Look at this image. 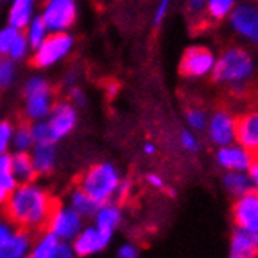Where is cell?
<instances>
[{
    "instance_id": "5",
    "label": "cell",
    "mask_w": 258,
    "mask_h": 258,
    "mask_svg": "<svg viewBox=\"0 0 258 258\" xmlns=\"http://www.w3.org/2000/svg\"><path fill=\"white\" fill-rule=\"evenodd\" d=\"M74 38L68 32L49 33L36 49H33L30 64L35 69H49L58 64L72 52Z\"/></svg>"
},
{
    "instance_id": "45",
    "label": "cell",
    "mask_w": 258,
    "mask_h": 258,
    "mask_svg": "<svg viewBox=\"0 0 258 258\" xmlns=\"http://www.w3.org/2000/svg\"><path fill=\"white\" fill-rule=\"evenodd\" d=\"M2 2H5V0H2Z\"/></svg>"
},
{
    "instance_id": "38",
    "label": "cell",
    "mask_w": 258,
    "mask_h": 258,
    "mask_svg": "<svg viewBox=\"0 0 258 258\" xmlns=\"http://www.w3.org/2000/svg\"><path fill=\"white\" fill-rule=\"evenodd\" d=\"M207 10V0H188V11L192 16L199 18Z\"/></svg>"
},
{
    "instance_id": "37",
    "label": "cell",
    "mask_w": 258,
    "mask_h": 258,
    "mask_svg": "<svg viewBox=\"0 0 258 258\" xmlns=\"http://www.w3.org/2000/svg\"><path fill=\"white\" fill-rule=\"evenodd\" d=\"M169 5H171V0H160L158 2V7L155 10V16H154V25L155 27H158L163 22L166 13H168V10H169Z\"/></svg>"
},
{
    "instance_id": "33",
    "label": "cell",
    "mask_w": 258,
    "mask_h": 258,
    "mask_svg": "<svg viewBox=\"0 0 258 258\" xmlns=\"http://www.w3.org/2000/svg\"><path fill=\"white\" fill-rule=\"evenodd\" d=\"M50 258H79L74 252V247L69 241H58Z\"/></svg>"
},
{
    "instance_id": "6",
    "label": "cell",
    "mask_w": 258,
    "mask_h": 258,
    "mask_svg": "<svg viewBox=\"0 0 258 258\" xmlns=\"http://www.w3.org/2000/svg\"><path fill=\"white\" fill-rule=\"evenodd\" d=\"M85 227V218L69 204L56 202L44 230L53 233L59 241H72Z\"/></svg>"
},
{
    "instance_id": "8",
    "label": "cell",
    "mask_w": 258,
    "mask_h": 258,
    "mask_svg": "<svg viewBox=\"0 0 258 258\" xmlns=\"http://www.w3.org/2000/svg\"><path fill=\"white\" fill-rule=\"evenodd\" d=\"M77 107L72 105L69 100H59L55 102L50 114L45 119L49 125L50 138L53 143H58L59 140L66 138V136L77 125Z\"/></svg>"
},
{
    "instance_id": "28",
    "label": "cell",
    "mask_w": 258,
    "mask_h": 258,
    "mask_svg": "<svg viewBox=\"0 0 258 258\" xmlns=\"http://www.w3.org/2000/svg\"><path fill=\"white\" fill-rule=\"evenodd\" d=\"M235 7V0H208L207 14L213 21H222Z\"/></svg>"
},
{
    "instance_id": "1",
    "label": "cell",
    "mask_w": 258,
    "mask_h": 258,
    "mask_svg": "<svg viewBox=\"0 0 258 258\" xmlns=\"http://www.w3.org/2000/svg\"><path fill=\"white\" fill-rule=\"evenodd\" d=\"M58 199L35 181L14 188L2 208L4 216L19 229L38 233L45 229Z\"/></svg>"
},
{
    "instance_id": "9",
    "label": "cell",
    "mask_w": 258,
    "mask_h": 258,
    "mask_svg": "<svg viewBox=\"0 0 258 258\" xmlns=\"http://www.w3.org/2000/svg\"><path fill=\"white\" fill-rule=\"evenodd\" d=\"M111 238L113 235L99 230L93 224V225H85L80 230V233L71 241V244L74 247L75 255L79 258H89L107 249L111 242Z\"/></svg>"
},
{
    "instance_id": "29",
    "label": "cell",
    "mask_w": 258,
    "mask_h": 258,
    "mask_svg": "<svg viewBox=\"0 0 258 258\" xmlns=\"http://www.w3.org/2000/svg\"><path fill=\"white\" fill-rule=\"evenodd\" d=\"M30 49H32V47H30V44H28L25 35L24 33H19L18 38L14 39V42L11 44V47H10L8 53H7V56L10 59H13V61L18 63V61H21V59H24L28 55Z\"/></svg>"
},
{
    "instance_id": "27",
    "label": "cell",
    "mask_w": 258,
    "mask_h": 258,
    "mask_svg": "<svg viewBox=\"0 0 258 258\" xmlns=\"http://www.w3.org/2000/svg\"><path fill=\"white\" fill-rule=\"evenodd\" d=\"M16 61H13L10 58L0 59V91H7L13 86L14 80H16Z\"/></svg>"
},
{
    "instance_id": "20",
    "label": "cell",
    "mask_w": 258,
    "mask_h": 258,
    "mask_svg": "<svg viewBox=\"0 0 258 258\" xmlns=\"http://www.w3.org/2000/svg\"><path fill=\"white\" fill-rule=\"evenodd\" d=\"M35 171L39 175H49L53 172L56 164V150L55 144H35L30 152Z\"/></svg>"
},
{
    "instance_id": "32",
    "label": "cell",
    "mask_w": 258,
    "mask_h": 258,
    "mask_svg": "<svg viewBox=\"0 0 258 258\" xmlns=\"http://www.w3.org/2000/svg\"><path fill=\"white\" fill-rule=\"evenodd\" d=\"M186 120L192 128L204 130L207 125V114L199 108H189L186 111Z\"/></svg>"
},
{
    "instance_id": "17",
    "label": "cell",
    "mask_w": 258,
    "mask_h": 258,
    "mask_svg": "<svg viewBox=\"0 0 258 258\" xmlns=\"http://www.w3.org/2000/svg\"><path fill=\"white\" fill-rule=\"evenodd\" d=\"M258 255V235L235 227L230 238V258H256Z\"/></svg>"
},
{
    "instance_id": "10",
    "label": "cell",
    "mask_w": 258,
    "mask_h": 258,
    "mask_svg": "<svg viewBox=\"0 0 258 258\" xmlns=\"http://www.w3.org/2000/svg\"><path fill=\"white\" fill-rule=\"evenodd\" d=\"M235 227L258 235V192L250 191L235 199L232 207Z\"/></svg>"
},
{
    "instance_id": "41",
    "label": "cell",
    "mask_w": 258,
    "mask_h": 258,
    "mask_svg": "<svg viewBox=\"0 0 258 258\" xmlns=\"http://www.w3.org/2000/svg\"><path fill=\"white\" fill-rule=\"evenodd\" d=\"M147 183L152 188H155V189H164L166 188V183H164L163 177L158 175V174H149L147 175Z\"/></svg>"
},
{
    "instance_id": "16",
    "label": "cell",
    "mask_w": 258,
    "mask_h": 258,
    "mask_svg": "<svg viewBox=\"0 0 258 258\" xmlns=\"http://www.w3.org/2000/svg\"><path fill=\"white\" fill-rule=\"evenodd\" d=\"M35 233L25 229H16L0 244V258H25L32 249Z\"/></svg>"
},
{
    "instance_id": "25",
    "label": "cell",
    "mask_w": 258,
    "mask_h": 258,
    "mask_svg": "<svg viewBox=\"0 0 258 258\" xmlns=\"http://www.w3.org/2000/svg\"><path fill=\"white\" fill-rule=\"evenodd\" d=\"M68 204L75 210L79 211V213L86 219V218H93L96 210L99 208V204L94 202L91 197L82 191L79 186H75L71 192H69V197H68Z\"/></svg>"
},
{
    "instance_id": "36",
    "label": "cell",
    "mask_w": 258,
    "mask_h": 258,
    "mask_svg": "<svg viewBox=\"0 0 258 258\" xmlns=\"http://www.w3.org/2000/svg\"><path fill=\"white\" fill-rule=\"evenodd\" d=\"M68 97H69V102L75 107H83L86 103V97H85V93L79 88V86H72L68 89Z\"/></svg>"
},
{
    "instance_id": "31",
    "label": "cell",
    "mask_w": 258,
    "mask_h": 258,
    "mask_svg": "<svg viewBox=\"0 0 258 258\" xmlns=\"http://www.w3.org/2000/svg\"><path fill=\"white\" fill-rule=\"evenodd\" d=\"M21 33V30L14 28L11 25H5L0 28V55H7L11 44L14 42V39L18 38V35Z\"/></svg>"
},
{
    "instance_id": "14",
    "label": "cell",
    "mask_w": 258,
    "mask_h": 258,
    "mask_svg": "<svg viewBox=\"0 0 258 258\" xmlns=\"http://www.w3.org/2000/svg\"><path fill=\"white\" fill-rule=\"evenodd\" d=\"M235 122L236 119L227 111H216L210 119V138L218 147L229 146L235 141Z\"/></svg>"
},
{
    "instance_id": "34",
    "label": "cell",
    "mask_w": 258,
    "mask_h": 258,
    "mask_svg": "<svg viewBox=\"0 0 258 258\" xmlns=\"http://www.w3.org/2000/svg\"><path fill=\"white\" fill-rule=\"evenodd\" d=\"M180 143L183 146V149H186L188 152H196L199 149V143H197L196 136L188 130H183L180 133Z\"/></svg>"
},
{
    "instance_id": "3",
    "label": "cell",
    "mask_w": 258,
    "mask_h": 258,
    "mask_svg": "<svg viewBox=\"0 0 258 258\" xmlns=\"http://www.w3.org/2000/svg\"><path fill=\"white\" fill-rule=\"evenodd\" d=\"M253 58L242 47H229L215 61L211 77L218 83H230L233 86L244 85L253 75Z\"/></svg>"
},
{
    "instance_id": "4",
    "label": "cell",
    "mask_w": 258,
    "mask_h": 258,
    "mask_svg": "<svg viewBox=\"0 0 258 258\" xmlns=\"http://www.w3.org/2000/svg\"><path fill=\"white\" fill-rule=\"evenodd\" d=\"M24 114L28 122L47 119L50 114L56 93L52 83L41 75H33L24 85Z\"/></svg>"
},
{
    "instance_id": "26",
    "label": "cell",
    "mask_w": 258,
    "mask_h": 258,
    "mask_svg": "<svg viewBox=\"0 0 258 258\" xmlns=\"http://www.w3.org/2000/svg\"><path fill=\"white\" fill-rule=\"evenodd\" d=\"M49 28L47 25L44 24V21L41 19V16H35L33 21L30 22L25 28V38L30 44V47L32 49H36L38 45L49 36Z\"/></svg>"
},
{
    "instance_id": "40",
    "label": "cell",
    "mask_w": 258,
    "mask_h": 258,
    "mask_svg": "<svg viewBox=\"0 0 258 258\" xmlns=\"http://www.w3.org/2000/svg\"><path fill=\"white\" fill-rule=\"evenodd\" d=\"M249 177H250V181H252V188L253 191L258 192V157H253L252 160V164H250V168L247 171Z\"/></svg>"
},
{
    "instance_id": "30",
    "label": "cell",
    "mask_w": 258,
    "mask_h": 258,
    "mask_svg": "<svg viewBox=\"0 0 258 258\" xmlns=\"http://www.w3.org/2000/svg\"><path fill=\"white\" fill-rule=\"evenodd\" d=\"M14 133L13 120H0V155L8 154L11 147V140Z\"/></svg>"
},
{
    "instance_id": "18",
    "label": "cell",
    "mask_w": 258,
    "mask_h": 258,
    "mask_svg": "<svg viewBox=\"0 0 258 258\" xmlns=\"http://www.w3.org/2000/svg\"><path fill=\"white\" fill-rule=\"evenodd\" d=\"M93 219H94V225L99 230L113 235L120 225V222H122V210H120V205H117L116 202L102 204L96 210Z\"/></svg>"
},
{
    "instance_id": "42",
    "label": "cell",
    "mask_w": 258,
    "mask_h": 258,
    "mask_svg": "<svg viewBox=\"0 0 258 258\" xmlns=\"http://www.w3.org/2000/svg\"><path fill=\"white\" fill-rule=\"evenodd\" d=\"M10 189L0 181V211H2V208H4V205H5V202H7V199H8V196H10Z\"/></svg>"
},
{
    "instance_id": "39",
    "label": "cell",
    "mask_w": 258,
    "mask_h": 258,
    "mask_svg": "<svg viewBox=\"0 0 258 258\" xmlns=\"http://www.w3.org/2000/svg\"><path fill=\"white\" fill-rule=\"evenodd\" d=\"M16 229L5 216H0V244L13 233V230Z\"/></svg>"
},
{
    "instance_id": "7",
    "label": "cell",
    "mask_w": 258,
    "mask_h": 258,
    "mask_svg": "<svg viewBox=\"0 0 258 258\" xmlns=\"http://www.w3.org/2000/svg\"><path fill=\"white\" fill-rule=\"evenodd\" d=\"M41 19L50 33L68 32L77 21V2L75 0H45Z\"/></svg>"
},
{
    "instance_id": "2",
    "label": "cell",
    "mask_w": 258,
    "mask_h": 258,
    "mask_svg": "<svg viewBox=\"0 0 258 258\" xmlns=\"http://www.w3.org/2000/svg\"><path fill=\"white\" fill-rule=\"evenodd\" d=\"M122 181L120 172L111 163H97L88 168L77 180V185L99 205L113 202L116 191Z\"/></svg>"
},
{
    "instance_id": "44",
    "label": "cell",
    "mask_w": 258,
    "mask_h": 258,
    "mask_svg": "<svg viewBox=\"0 0 258 258\" xmlns=\"http://www.w3.org/2000/svg\"><path fill=\"white\" fill-rule=\"evenodd\" d=\"M0 59H2V55H0Z\"/></svg>"
},
{
    "instance_id": "43",
    "label": "cell",
    "mask_w": 258,
    "mask_h": 258,
    "mask_svg": "<svg viewBox=\"0 0 258 258\" xmlns=\"http://www.w3.org/2000/svg\"><path fill=\"white\" fill-rule=\"evenodd\" d=\"M144 152H146L147 155H154V154H155V146H154V144H149V143H147V144L144 146Z\"/></svg>"
},
{
    "instance_id": "13",
    "label": "cell",
    "mask_w": 258,
    "mask_h": 258,
    "mask_svg": "<svg viewBox=\"0 0 258 258\" xmlns=\"http://www.w3.org/2000/svg\"><path fill=\"white\" fill-rule=\"evenodd\" d=\"M230 24L236 32L258 44V8L252 5H241L233 10Z\"/></svg>"
},
{
    "instance_id": "35",
    "label": "cell",
    "mask_w": 258,
    "mask_h": 258,
    "mask_svg": "<svg viewBox=\"0 0 258 258\" xmlns=\"http://www.w3.org/2000/svg\"><path fill=\"white\" fill-rule=\"evenodd\" d=\"M140 256V249L138 246L132 244V242H125V244L119 246L116 252V258H138Z\"/></svg>"
},
{
    "instance_id": "22",
    "label": "cell",
    "mask_w": 258,
    "mask_h": 258,
    "mask_svg": "<svg viewBox=\"0 0 258 258\" xmlns=\"http://www.w3.org/2000/svg\"><path fill=\"white\" fill-rule=\"evenodd\" d=\"M222 186L233 199L253 191L249 174L242 171H227L222 177Z\"/></svg>"
},
{
    "instance_id": "15",
    "label": "cell",
    "mask_w": 258,
    "mask_h": 258,
    "mask_svg": "<svg viewBox=\"0 0 258 258\" xmlns=\"http://www.w3.org/2000/svg\"><path fill=\"white\" fill-rule=\"evenodd\" d=\"M253 157L241 146H224L218 150L216 161L225 171H242L247 172Z\"/></svg>"
},
{
    "instance_id": "24",
    "label": "cell",
    "mask_w": 258,
    "mask_h": 258,
    "mask_svg": "<svg viewBox=\"0 0 258 258\" xmlns=\"http://www.w3.org/2000/svg\"><path fill=\"white\" fill-rule=\"evenodd\" d=\"M33 146L35 141L32 135V122H28L27 119H22L18 124H14L11 147L14 152H30Z\"/></svg>"
},
{
    "instance_id": "46",
    "label": "cell",
    "mask_w": 258,
    "mask_h": 258,
    "mask_svg": "<svg viewBox=\"0 0 258 258\" xmlns=\"http://www.w3.org/2000/svg\"><path fill=\"white\" fill-rule=\"evenodd\" d=\"M25 258H28V256H25Z\"/></svg>"
},
{
    "instance_id": "21",
    "label": "cell",
    "mask_w": 258,
    "mask_h": 258,
    "mask_svg": "<svg viewBox=\"0 0 258 258\" xmlns=\"http://www.w3.org/2000/svg\"><path fill=\"white\" fill-rule=\"evenodd\" d=\"M11 171L18 185L35 181L38 177L28 152H14V154H11Z\"/></svg>"
},
{
    "instance_id": "12",
    "label": "cell",
    "mask_w": 258,
    "mask_h": 258,
    "mask_svg": "<svg viewBox=\"0 0 258 258\" xmlns=\"http://www.w3.org/2000/svg\"><path fill=\"white\" fill-rule=\"evenodd\" d=\"M235 140L252 157H258V111L242 114L236 119Z\"/></svg>"
},
{
    "instance_id": "23",
    "label": "cell",
    "mask_w": 258,
    "mask_h": 258,
    "mask_svg": "<svg viewBox=\"0 0 258 258\" xmlns=\"http://www.w3.org/2000/svg\"><path fill=\"white\" fill-rule=\"evenodd\" d=\"M58 241L59 239L47 230H41L35 233L28 258H50L55 246L58 244Z\"/></svg>"
},
{
    "instance_id": "11",
    "label": "cell",
    "mask_w": 258,
    "mask_h": 258,
    "mask_svg": "<svg viewBox=\"0 0 258 258\" xmlns=\"http://www.w3.org/2000/svg\"><path fill=\"white\" fill-rule=\"evenodd\" d=\"M215 66V56L207 47H189L185 50L180 61V74L188 79H199L211 72Z\"/></svg>"
},
{
    "instance_id": "19",
    "label": "cell",
    "mask_w": 258,
    "mask_h": 258,
    "mask_svg": "<svg viewBox=\"0 0 258 258\" xmlns=\"http://www.w3.org/2000/svg\"><path fill=\"white\" fill-rule=\"evenodd\" d=\"M36 11V0H13L8 11V25L24 32L33 21Z\"/></svg>"
}]
</instances>
